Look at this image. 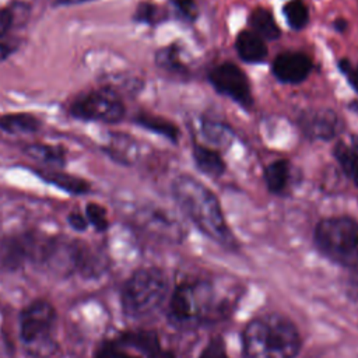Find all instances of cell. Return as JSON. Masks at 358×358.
<instances>
[{
	"instance_id": "obj_1",
	"label": "cell",
	"mask_w": 358,
	"mask_h": 358,
	"mask_svg": "<svg viewBox=\"0 0 358 358\" xmlns=\"http://www.w3.org/2000/svg\"><path fill=\"white\" fill-rule=\"evenodd\" d=\"M232 299L210 280L196 278L179 282L168 303V317L179 327L190 329L217 323L232 312Z\"/></svg>"
},
{
	"instance_id": "obj_2",
	"label": "cell",
	"mask_w": 358,
	"mask_h": 358,
	"mask_svg": "<svg viewBox=\"0 0 358 358\" xmlns=\"http://www.w3.org/2000/svg\"><path fill=\"white\" fill-rule=\"evenodd\" d=\"M172 194L179 208L201 234L227 249L238 248V241L225 221L220 201L207 186L183 173L173 179Z\"/></svg>"
},
{
	"instance_id": "obj_3",
	"label": "cell",
	"mask_w": 358,
	"mask_h": 358,
	"mask_svg": "<svg viewBox=\"0 0 358 358\" xmlns=\"http://www.w3.org/2000/svg\"><path fill=\"white\" fill-rule=\"evenodd\" d=\"M301 348L298 327L281 313L256 316L241 333L242 358H296Z\"/></svg>"
},
{
	"instance_id": "obj_4",
	"label": "cell",
	"mask_w": 358,
	"mask_h": 358,
	"mask_svg": "<svg viewBox=\"0 0 358 358\" xmlns=\"http://www.w3.org/2000/svg\"><path fill=\"white\" fill-rule=\"evenodd\" d=\"M316 249L330 262L358 267V221L348 215L327 217L316 224L313 232Z\"/></svg>"
},
{
	"instance_id": "obj_5",
	"label": "cell",
	"mask_w": 358,
	"mask_h": 358,
	"mask_svg": "<svg viewBox=\"0 0 358 358\" xmlns=\"http://www.w3.org/2000/svg\"><path fill=\"white\" fill-rule=\"evenodd\" d=\"M168 288V278L161 268H138L127 278L122 288V309L134 319L150 316L164 303Z\"/></svg>"
},
{
	"instance_id": "obj_6",
	"label": "cell",
	"mask_w": 358,
	"mask_h": 358,
	"mask_svg": "<svg viewBox=\"0 0 358 358\" xmlns=\"http://www.w3.org/2000/svg\"><path fill=\"white\" fill-rule=\"evenodd\" d=\"M69 113L80 120L112 124L124 117L126 109L116 90L103 85L77 95L70 102Z\"/></svg>"
},
{
	"instance_id": "obj_7",
	"label": "cell",
	"mask_w": 358,
	"mask_h": 358,
	"mask_svg": "<svg viewBox=\"0 0 358 358\" xmlns=\"http://www.w3.org/2000/svg\"><path fill=\"white\" fill-rule=\"evenodd\" d=\"M55 324L56 310L53 306L45 301H35L20 315V337L27 347L43 351L52 343Z\"/></svg>"
},
{
	"instance_id": "obj_8",
	"label": "cell",
	"mask_w": 358,
	"mask_h": 358,
	"mask_svg": "<svg viewBox=\"0 0 358 358\" xmlns=\"http://www.w3.org/2000/svg\"><path fill=\"white\" fill-rule=\"evenodd\" d=\"M208 80L218 92L229 96L242 108L252 106L253 99L249 80L243 70L239 69L236 64L222 63L215 66L210 71Z\"/></svg>"
},
{
	"instance_id": "obj_9",
	"label": "cell",
	"mask_w": 358,
	"mask_h": 358,
	"mask_svg": "<svg viewBox=\"0 0 358 358\" xmlns=\"http://www.w3.org/2000/svg\"><path fill=\"white\" fill-rule=\"evenodd\" d=\"M298 123L303 133L313 140H331L343 130L340 116L327 108L308 109L298 117Z\"/></svg>"
},
{
	"instance_id": "obj_10",
	"label": "cell",
	"mask_w": 358,
	"mask_h": 358,
	"mask_svg": "<svg viewBox=\"0 0 358 358\" xmlns=\"http://www.w3.org/2000/svg\"><path fill=\"white\" fill-rule=\"evenodd\" d=\"M312 70V60L298 52H285L273 62V74L277 80L287 84L302 83Z\"/></svg>"
},
{
	"instance_id": "obj_11",
	"label": "cell",
	"mask_w": 358,
	"mask_h": 358,
	"mask_svg": "<svg viewBox=\"0 0 358 358\" xmlns=\"http://www.w3.org/2000/svg\"><path fill=\"white\" fill-rule=\"evenodd\" d=\"M126 348L138 351L144 358H175L173 352L162 348L157 333L148 330H137L123 333L117 340Z\"/></svg>"
},
{
	"instance_id": "obj_12",
	"label": "cell",
	"mask_w": 358,
	"mask_h": 358,
	"mask_svg": "<svg viewBox=\"0 0 358 358\" xmlns=\"http://www.w3.org/2000/svg\"><path fill=\"white\" fill-rule=\"evenodd\" d=\"M31 171L46 183H50L62 189L63 192H67L74 196L85 194L91 190V185L87 180L70 173H64L56 169H39V168H31Z\"/></svg>"
},
{
	"instance_id": "obj_13",
	"label": "cell",
	"mask_w": 358,
	"mask_h": 358,
	"mask_svg": "<svg viewBox=\"0 0 358 358\" xmlns=\"http://www.w3.org/2000/svg\"><path fill=\"white\" fill-rule=\"evenodd\" d=\"M239 57L246 63H260L267 56V46L264 41L252 31H242L235 42Z\"/></svg>"
},
{
	"instance_id": "obj_14",
	"label": "cell",
	"mask_w": 358,
	"mask_h": 358,
	"mask_svg": "<svg viewBox=\"0 0 358 358\" xmlns=\"http://www.w3.org/2000/svg\"><path fill=\"white\" fill-rule=\"evenodd\" d=\"M42 122L32 113H6L0 116V130L8 134H34L39 131Z\"/></svg>"
},
{
	"instance_id": "obj_15",
	"label": "cell",
	"mask_w": 358,
	"mask_h": 358,
	"mask_svg": "<svg viewBox=\"0 0 358 358\" xmlns=\"http://www.w3.org/2000/svg\"><path fill=\"white\" fill-rule=\"evenodd\" d=\"M333 154L345 175L358 186V136H352L348 143L338 141Z\"/></svg>"
},
{
	"instance_id": "obj_16",
	"label": "cell",
	"mask_w": 358,
	"mask_h": 358,
	"mask_svg": "<svg viewBox=\"0 0 358 358\" xmlns=\"http://www.w3.org/2000/svg\"><path fill=\"white\" fill-rule=\"evenodd\" d=\"M22 152L29 158L55 168H63L66 165V152L59 145L45 143H29L22 147Z\"/></svg>"
},
{
	"instance_id": "obj_17",
	"label": "cell",
	"mask_w": 358,
	"mask_h": 358,
	"mask_svg": "<svg viewBox=\"0 0 358 358\" xmlns=\"http://www.w3.org/2000/svg\"><path fill=\"white\" fill-rule=\"evenodd\" d=\"M193 159L196 166L206 175L217 178L221 176L225 171V162L218 151H214L201 144L193 145Z\"/></svg>"
},
{
	"instance_id": "obj_18",
	"label": "cell",
	"mask_w": 358,
	"mask_h": 358,
	"mask_svg": "<svg viewBox=\"0 0 358 358\" xmlns=\"http://www.w3.org/2000/svg\"><path fill=\"white\" fill-rule=\"evenodd\" d=\"M134 123L144 127L145 130H150L155 134L164 136L168 140L176 143L178 137H179V129L169 120L161 117V116H155L151 113H145V112H140L137 115H134L133 117Z\"/></svg>"
},
{
	"instance_id": "obj_19",
	"label": "cell",
	"mask_w": 358,
	"mask_h": 358,
	"mask_svg": "<svg viewBox=\"0 0 358 358\" xmlns=\"http://www.w3.org/2000/svg\"><path fill=\"white\" fill-rule=\"evenodd\" d=\"M249 24L253 28L255 34H257L262 39L275 41L281 35L274 17L266 8H255L249 15Z\"/></svg>"
},
{
	"instance_id": "obj_20",
	"label": "cell",
	"mask_w": 358,
	"mask_h": 358,
	"mask_svg": "<svg viewBox=\"0 0 358 358\" xmlns=\"http://www.w3.org/2000/svg\"><path fill=\"white\" fill-rule=\"evenodd\" d=\"M289 179V164L285 159L271 162L264 169V182L270 192L282 193Z\"/></svg>"
},
{
	"instance_id": "obj_21",
	"label": "cell",
	"mask_w": 358,
	"mask_h": 358,
	"mask_svg": "<svg viewBox=\"0 0 358 358\" xmlns=\"http://www.w3.org/2000/svg\"><path fill=\"white\" fill-rule=\"evenodd\" d=\"M155 63L158 67H161L169 73L180 74V76H185L187 73L186 66L180 60L179 46L176 43L159 49L155 53Z\"/></svg>"
},
{
	"instance_id": "obj_22",
	"label": "cell",
	"mask_w": 358,
	"mask_h": 358,
	"mask_svg": "<svg viewBox=\"0 0 358 358\" xmlns=\"http://www.w3.org/2000/svg\"><path fill=\"white\" fill-rule=\"evenodd\" d=\"M282 11H284V15L287 18L288 25L292 29H302L308 24L309 11H308V8L305 7V4L302 1H299V0L288 1L284 6Z\"/></svg>"
},
{
	"instance_id": "obj_23",
	"label": "cell",
	"mask_w": 358,
	"mask_h": 358,
	"mask_svg": "<svg viewBox=\"0 0 358 358\" xmlns=\"http://www.w3.org/2000/svg\"><path fill=\"white\" fill-rule=\"evenodd\" d=\"M133 20L137 22L154 25L164 20V11L152 3H140L136 8Z\"/></svg>"
},
{
	"instance_id": "obj_24",
	"label": "cell",
	"mask_w": 358,
	"mask_h": 358,
	"mask_svg": "<svg viewBox=\"0 0 358 358\" xmlns=\"http://www.w3.org/2000/svg\"><path fill=\"white\" fill-rule=\"evenodd\" d=\"M85 218L96 231H105L109 227L106 210L98 203H88L85 207Z\"/></svg>"
},
{
	"instance_id": "obj_25",
	"label": "cell",
	"mask_w": 358,
	"mask_h": 358,
	"mask_svg": "<svg viewBox=\"0 0 358 358\" xmlns=\"http://www.w3.org/2000/svg\"><path fill=\"white\" fill-rule=\"evenodd\" d=\"M203 133L210 141L217 143V144L222 143V141H228V138L232 134L231 127H228L220 122H211V120H204Z\"/></svg>"
},
{
	"instance_id": "obj_26",
	"label": "cell",
	"mask_w": 358,
	"mask_h": 358,
	"mask_svg": "<svg viewBox=\"0 0 358 358\" xmlns=\"http://www.w3.org/2000/svg\"><path fill=\"white\" fill-rule=\"evenodd\" d=\"M94 358H141L136 354H131L127 351V348L117 341H112L109 344L102 345Z\"/></svg>"
},
{
	"instance_id": "obj_27",
	"label": "cell",
	"mask_w": 358,
	"mask_h": 358,
	"mask_svg": "<svg viewBox=\"0 0 358 358\" xmlns=\"http://www.w3.org/2000/svg\"><path fill=\"white\" fill-rule=\"evenodd\" d=\"M197 358H229L225 350V344L221 337H213L203 347Z\"/></svg>"
},
{
	"instance_id": "obj_28",
	"label": "cell",
	"mask_w": 358,
	"mask_h": 358,
	"mask_svg": "<svg viewBox=\"0 0 358 358\" xmlns=\"http://www.w3.org/2000/svg\"><path fill=\"white\" fill-rule=\"evenodd\" d=\"M17 6L8 4L0 8V38H4L15 21Z\"/></svg>"
},
{
	"instance_id": "obj_29",
	"label": "cell",
	"mask_w": 358,
	"mask_h": 358,
	"mask_svg": "<svg viewBox=\"0 0 358 358\" xmlns=\"http://www.w3.org/2000/svg\"><path fill=\"white\" fill-rule=\"evenodd\" d=\"M176 11L179 15L187 21H194L197 20L199 15V8L194 0H172Z\"/></svg>"
},
{
	"instance_id": "obj_30",
	"label": "cell",
	"mask_w": 358,
	"mask_h": 358,
	"mask_svg": "<svg viewBox=\"0 0 358 358\" xmlns=\"http://www.w3.org/2000/svg\"><path fill=\"white\" fill-rule=\"evenodd\" d=\"M67 222L69 225L76 229V231H84L87 227H88V221L85 218V215H83L81 213L78 211H71L69 215H67Z\"/></svg>"
},
{
	"instance_id": "obj_31",
	"label": "cell",
	"mask_w": 358,
	"mask_h": 358,
	"mask_svg": "<svg viewBox=\"0 0 358 358\" xmlns=\"http://www.w3.org/2000/svg\"><path fill=\"white\" fill-rule=\"evenodd\" d=\"M17 48H18L17 42L0 38V62H4L6 59H8L15 52Z\"/></svg>"
},
{
	"instance_id": "obj_32",
	"label": "cell",
	"mask_w": 358,
	"mask_h": 358,
	"mask_svg": "<svg viewBox=\"0 0 358 358\" xmlns=\"http://www.w3.org/2000/svg\"><path fill=\"white\" fill-rule=\"evenodd\" d=\"M347 77H348L350 85L358 92V66H357V67H352V69L350 70V73L347 74Z\"/></svg>"
},
{
	"instance_id": "obj_33",
	"label": "cell",
	"mask_w": 358,
	"mask_h": 358,
	"mask_svg": "<svg viewBox=\"0 0 358 358\" xmlns=\"http://www.w3.org/2000/svg\"><path fill=\"white\" fill-rule=\"evenodd\" d=\"M333 27L337 32H344L347 29V21L343 17H338L333 21Z\"/></svg>"
},
{
	"instance_id": "obj_34",
	"label": "cell",
	"mask_w": 358,
	"mask_h": 358,
	"mask_svg": "<svg viewBox=\"0 0 358 358\" xmlns=\"http://www.w3.org/2000/svg\"><path fill=\"white\" fill-rule=\"evenodd\" d=\"M90 1H94V0H55L57 6H77V4H84Z\"/></svg>"
},
{
	"instance_id": "obj_35",
	"label": "cell",
	"mask_w": 358,
	"mask_h": 358,
	"mask_svg": "<svg viewBox=\"0 0 358 358\" xmlns=\"http://www.w3.org/2000/svg\"><path fill=\"white\" fill-rule=\"evenodd\" d=\"M338 69H340V71L343 73V74H348L350 73V70L352 69V66H351V63H350V60H347V59H341L340 62H338Z\"/></svg>"
},
{
	"instance_id": "obj_36",
	"label": "cell",
	"mask_w": 358,
	"mask_h": 358,
	"mask_svg": "<svg viewBox=\"0 0 358 358\" xmlns=\"http://www.w3.org/2000/svg\"><path fill=\"white\" fill-rule=\"evenodd\" d=\"M350 109L358 113V101H352V102H350Z\"/></svg>"
}]
</instances>
